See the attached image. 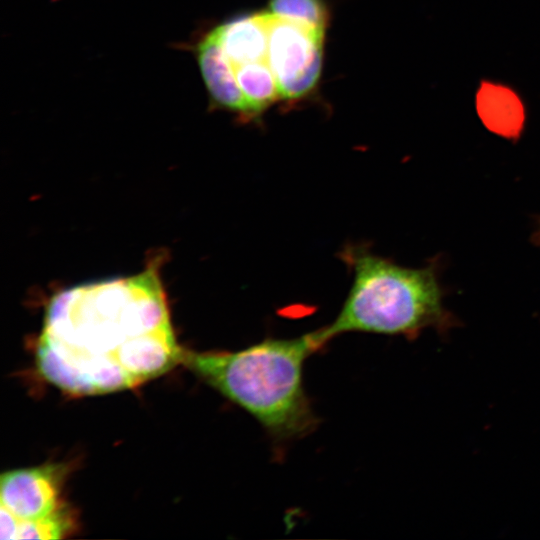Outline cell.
Returning <instances> with one entry per match:
<instances>
[{"mask_svg":"<svg viewBox=\"0 0 540 540\" xmlns=\"http://www.w3.org/2000/svg\"><path fill=\"white\" fill-rule=\"evenodd\" d=\"M155 267L55 294L36 347L40 375L63 392L92 396L137 387L181 364Z\"/></svg>","mask_w":540,"mask_h":540,"instance_id":"obj_1","label":"cell"},{"mask_svg":"<svg viewBox=\"0 0 540 540\" xmlns=\"http://www.w3.org/2000/svg\"><path fill=\"white\" fill-rule=\"evenodd\" d=\"M321 348L313 331L267 338L235 351L185 349L181 364L250 414L274 442L286 443L318 424L304 386V366Z\"/></svg>","mask_w":540,"mask_h":540,"instance_id":"obj_2","label":"cell"},{"mask_svg":"<svg viewBox=\"0 0 540 540\" xmlns=\"http://www.w3.org/2000/svg\"><path fill=\"white\" fill-rule=\"evenodd\" d=\"M340 258L352 271V283L334 321L316 330L323 347L344 333L414 338L448 324L433 267H403L360 244L345 246Z\"/></svg>","mask_w":540,"mask_h":540,"instance_id":"obj_3","label":"cell"},{"mask_svg":"<svg viewBox=\"0 0 540 540\" xmlns=\"http://www.w3.org/2000/svg\"><path fill=\"white\" fill-rule=\"evenodd\" d=\"M263 16L268 35L267 61L280 97L300 99L319 80L324 32L269 11Z\"/></svg>","mask_w":540,"mask_h":540,"instance_id":"obj_4","label":"cell"},{"mask_svg":"<svg viewBox=\"0 0 540 540\" xmlns=\"http://www.w3.org/2000/svg\"><path fill=\"white\" fill-rule=\"evenodd\" d=\"M65 475V466L58 463L3 473L0 480L1 508L24 522L52 515L65 504L61 499Z\"/></svg>","mask_w":540,"mask_h":540,"instance_id":"obj_5","label":"cell"},{"mask_svg":"<svg viewBox=\"0 0 540 540\" xmlns=\"http://www.w3.org/2000/svg\"><path fill=\"white\" fill-rule=\"evenodd\" d=\"M192 50L211 101L219 108L250 117L247 102L212 30L202 35Z\"/></svg>","mask_w":540,"mask_h":540,"instance_id":"obj_6","label":"cell"},{"mask_svg":"<svg viewBox=\"0 0 540 540\" xmlns=\"http://www.w3.org/2000/svg\"><path fill=\"white\" fill-rule=\"evenodd\" d=\"M475 108L482 123L491 132L517 139L526 121L521 95L510 85L483 79L475 93Z\"/></svg>","mask_w":540,"mask_h":540,"instance_id":"obj_7","label":"cell"},{"mask_svg":"<svg viewBox=\"0 0 540 540\" xmlns=\"http://www.w3.org/2000/svg\"><path fill=\"white\" fill-rule=\"evenodd\" d=\"M211 30L231 67L268 62V35L263 12L228 20Z\"/></svg>","mask_w":540,"mask_h":540,"instance_id":"obj_8","label":"cell"},{"mask_svg":"<svg viewBox=\"0 0 540 540\" xmlns=\"http://www.w3.org/2000/svg\"><path fill=\"white\" fill-rule=\"evenodd\" d=\"M72 509L65 503L52 515L33 522L18 521L0 507V538L15 539H61L75 527Z\"/></svg>","mask_w":540,"mask_h":540,"instance_id":"obj_9","label":"cell"},{"mask_svg":"<svg viewBox=\"0 0 540 540\" xmlns=\"http://www.w3.org/2000/svg\"><path fill=\"white\" fill-rule=\"evenodd\" d=\"M231 68L247 102L250 117L262 113L280 97L268 62H251Z\"/></svg>","mask_w":540,"mask_h":540,"instance_id":"obj_10","label":"cell"},{"mask_svg":"<svg viewBox=\"0 0 540 540\" xmlns=\"http://www.w3.org/2000/svg\"><path fill=\"white\" fill-rule=\"evenodd\" d=\"M269 12L322 32L328 21L322 0H270Z\"/></svg>","mask_w":540,"mask_h":540,"instance_id":"obj_11","label":"cell"}]
</instances>
